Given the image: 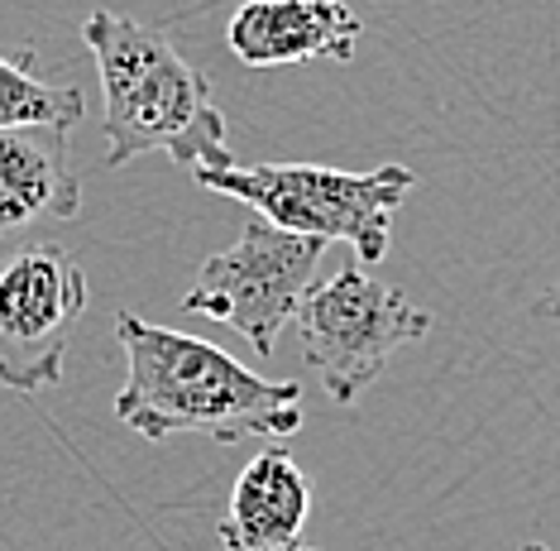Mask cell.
<instances>
[{"label": "cell", "mask_w": 560, "mask_h": 551, "mask_svg": "<svg viewBox=\"0 0 560 551\" xmlns=\"http://www.w3.org/2000/svg\"><path fill=\"white\" fill-rule=\"evenodd\" d=\"M116 336L130 360L125 389L116 393V417L139 437L168 441L192 432L211 441H283L302 427L298 379H264L221 345L154 326L135 312L116 317Z\"/></svg>", "instance_id": "obj_1"}, {"label": "cell", "mask_w": 560, "mask_h": 551, "mask_svg": "<svg viewBox=\"0 0 560 551\" xmlns=\"http://www.w3.org/2000/svg\"><path fill=\"white\" fill-rule=\"evenodd\" d=\"M82 38L96 58L106 101V163H130L139 153H168L177 169L231 163L225 115L211 96L207 72L154 24L120 10H92Z\"/></svg>", "instance_id": "obj_2"}, {"label": "cell", "mask_w": 560, "mask_h": 551, "mask_svg": "<svg viewBox=\"0 0 560 551\" xmlns=\"http://www.w3.org/2000/svg\"><path fill=\"white\" fill-rule=\"evenodd\" d=\"M192 177L211 192L245 202L269 226L312 240H346L364 264H378L393 240V216L407 202L417 173L384 163L374 173H346L326 163H201Z\"/></svg>", "instance_id": "obj_3"}, {"label": "cell", "mask_w": 560, "mask_h": 551, "mask_svg": "<svg viewBox=\"0 0 560 551\" xmlns=\"http://www.w3.org/2000/svg\"><path fill=\"white\" fill-rule=\"evenodd\" d=\"M292 322H298L307 369H316L330 399L350 407L384 375L393 351L427 336L431 312L417 307L402 288L369 278L360 264H340L326 284L307 288Z\"/></svg>", "instance_id": "obj_4"}, {"label": "cell", "mask_w": 560, "mask_h": 551, "mask_svg": "<svg viewBox=\"0 0 560 551\" xmlns=\"http://www.w3.org/2000/svg\"><path fill=\"white\" fill-rule=\"evenodd\" d=\"M322 254L326 240L249 216L235 245L201 264L197 284L183 292V307L197 317H211V322H225L269 360L278 331L298 317L302 298H307Z\"/></svg>", "instance_id": "obj_5"}, {"label": "cell", "mask_w": 560, "mask_h": 551, "mask_svg": "<svg viewBox=\"0 0 560 551\" xmlns=\"http://www.w3.org/2000/svg\"><path fill=\"white\" fill-rule=\"evenodd\" d=\"M86 307L78 254L54 240H30L0 260V383L44 393L62 379L68 341Z\"/></svg>", "instance_id": "obj_6"}, {"label": "cell", "mask_w": 560, "mask_h": 551, "mask_svg": "<svg viewBox=\"0 0 560 551\" xmlns=\"http://www.w3.org/2000/svg\"><path fill=\"white\" fill-rule=\"evenodd\" d=\"M360 30L350 0H245L225 24V48L245 68H288L312 58L350 62Z\"/></svg>", "instance_id": "obj_7"}, {"label": "cell", "mask_w": 560, "mask_h": 551, "mask_svg": "<svg viewBox=\"0 0 560 551\" xmlns=\"http://www.w3.org/2000/svg\"><path fill=\"white\" fill-rule=\"evenodd\" d=\"M82 183L72 173L68 130L20 125L0 130V236L34 221H78Z\"/></svg>", "instance_id": "obj_8"}, {"label": "cell", "mask_w": 560, "mask_h": 551, "mask_svg": "<svg viewBox=\"0 0 560 551\" xmlns=\"http://www.w3.org/2000/svg\"><path fill=\"white\" fill-rule=\"evenodd\" d=\"M312 514V480L288 446H269L240 470L231 508H225L221 537L225 551H292L298 532Z\"/></svg>", "instance_id": "obj_9"}, {"label": "cell", "mask_w": 560, "mask_h": 551, "mask_svg": "<svg viewBox=\"0 0 560 551\" xmlns=\"http://www.w3.org/2000/svg\"><path fill=\"white\" fill-rule=\"evenodd\" d=\"M86 101L72 87L44 82L15 58H0V130H20V125H58L72 130L82 120Z\"/></svg>", "instance_id": "obj_10"}, {"label": "cell", "mask_w": 560, "mask_h": 551, "mask_svg": "<svg viewBox=\"0 0 560 551\" xmlns=\"http://www.w3.org/2000/svg\"><path fill=\"white\" fill-rule=\"evenodd\" d=\"M522 551H551V547H541V542H527V547H522Z\"/></svg>", "instance_id": "obj_11"}, {"label": "cell", "mask_w": 560, "mask_h": 551, "mask_svg": "<svg viewBox=\"0 0 560 551\" xmlns=\"http://www.w3.org/2000/svg\"><path fill=\"white\" fill-rule=\"evenodd\" d=\"M292 551H322V547H302V542H298V547H292Z\"/></svg>", "instance_id": "obj_12"}]
</instances>
